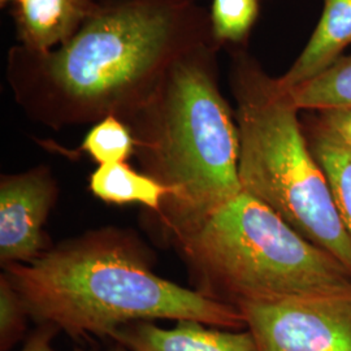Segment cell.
<instances>
[{
	"label": "cell",
	"mask_w": 351,
	"mask_h": 351,
	"mask_svg": "<svg viewBox=\"0 0 351 351\" xmlns=\"http://www.w3.org/2000/svg\"><path fill=\"white\" fill-rule=\"evenodd\" d=\"M111 339L130 351H258L247 329L216 328L197 320H178L173 328L133 322L117 328Z\"/></svg>",
	"instance_id": "obj_8"
},
{
	"label": "cell",
	"mask_w": 351,
	"mask_h": 351,
	"mask_svg": "<svg viewBox=\"0 0 351 351\" xmlns=\"http://www.w3.org/2000/svg\"><path fill=\"white\" fill-rule=\"evenodd\" d=\"M90 191L111 204H141L152 217L162 213L168 189L128 163L98 165L88 180Z\"/></svg>",
	"instance_id": "obj_11"
},
{
	"label": "cell",
	"mask_w": 351,
	"mask_h": 351,
	"mask_svg": "<svg viewBox=\"0 0 351 351\" xmlns=\"http://www.w3.org/2000/svg\"><path fill=\"white\" fill-rule=\"evenodd\" d=\"M101 0H19L12 16L19 45L47 52L66 43L101 8Z\"/></svg>",
	"instance_id": "obj_9"
},
{
	"label": "cell",
	"mask_w": 351,
	"mask_h": 351,
	"mask_svg": "<svg viewBox=\"0 0 351 351\" xmlns=\"http://www.w3.org/2000/svg\"><path fill=\"white\" fill-rule=\"evenodd\" d=\"M101 1H108V0H101ZM154 1H177V3H198V0H154Z\"/></svg>",
	"instance_id": "obj_19"
},
{
	"label": "cell",
	"mask_w": 351,
	"mask_h": 351,
	"mask_svg": "<svg viewBox=\"0 0 351 351\" xmlns=\"http://www.w3.org/2000/svg\"><path fill=\"white\" fill-rule=\"evenodd\" d=\"M101 3L63 46L38 52L17 43L7 52V82L33 121L53 130L110 116L128 124L182 56L215 40L199 3Z\"/></svg>",
	"instance_id": "obj_1"
},
{
	"label": "cell",
	"mask_w": 351,
	"mask_h": 351,
	"mask_svg": "<svg viewBox=\"0 0 351 351\" xmlns=\"http://www.w3.org/2000/svg\"><path fill=\"white\" fill-rule=\"evenodd\" d=\"M230 88L242 190L351 272V239L288 91L242 51L232 59Z\"/></svg>",
	"instance_id": "obj_4"
},
{
	"label": "cell",
	"mask_w": 351,
	"mask_h": 351,
	"mask_svg": "<svg viewBox=\"0 0 351 351\" xmlns=\"http://www.w3.org/2000/svg\"><path fill=\"white\" fill-rule=\"evenodd\" d=\"M213 40L182 56L129 123L142 172L168 189L152 217L175 245L242 191L234 110L219 85Z\"/></svg>",
	"instance_id": "obj_3"
},
{
	"label": "cell",
	"mask_w": 351,
	"mask_h": 351,
	"mask_svg": "<svg viewBox=\"0 0 351 351\" xmlns=\"http://www.w3.org/2000/svg\"><path fill=\"white\" fill-rule=\"evenodd\" d=\"M210 12L213 39L221 47L246 40L259 14L258 0H213Z\"/></svg>",
	"instance_id": "obj_15"
},
{
	"label": "cell",
	"mask_w": 351,
	"mask_h": 351,
	"mask_svg": "<svg viewBox=\"0 0 351 351\" xmlns=\"http://www.w3.org/2000/svg\"><path fill=\"white\" fill-rule=\"evenodd\" d=\"M30 319L72 339H111L133 322L197 320L241 330L234 304L158 276L151 252L130 230H90L46 251L36 261L4 267Z\"/></svg>",
	"instance_id": "obj_2"
},
{
	"label": "cell",
	"mask_w": 351,
	"mask_h": 351,
	"mask_svg": "<svg viewBox=\"0 0 351 351\" xmlns=\"http://www.w3.org/2000/svg\"><path fill=\"white\" fill-rule=\"evenodd\" d=\"M84 151L98 165L126 163L136 152L134 137L123 120L110 116L91 125L82 141Z\"/></svg>",
	"instance_id": "obj_14"
},
{
	"label": "cell",
	"mask_w": 351,
	"mask_h": 351,
	"mask_svg": "<svg viewBox=\"0 0 351 351\" xmlns=\"http://www.w3.org/2000/svg\"><path fill=\"white\" fill-rule=\"evenodd\" d=\"M308 142L326 173L339 219L351 239V150L317 128Z\"/></svg>",
	"instance_id": "obj_13"
},
{
	"label": "cell",
	"mask_w": 351,
	"mask_h": 351,
	"mask_svg": "<svg viewBox=\"0 0 351 351\" xmlns=\"http://www.w3.org/2000/svg\"><path fill=\"white\" fill-rule=\"evenodd\" d=\"M27 319L30 315L25 303L3 272L0 275V351H11L25 339Z\"/></svg>",
	"instance_id": "obj_16"
},
{
	"label": "cell",
	"mask_w": 351,
	"mask_h": 351,
	"mask_svg": "<svg viewBox=\"0 0 351 351\" xmlns=\"http://www.w3.org/2000/svg\"><path fill=\"white\" fill-rule=\"evenodd\" d=\"M199 291L230 304L351 290V272L246 191L176 242Z\"/></svg>",
	"instance_id": "obj_5"
},
{
	"label": "cell",
	"mask_w": 351,
	"mask_h": 351,
	"mask_svg": "<svg viewBox=\"0 0 351 351\" xmlns=\"http://www.w3.org/2000/svg\"><path fill=\"white\" fill-rule=\"evenodd\" d=\"M110 351H130V350H128V349H126V348H124V346H123V345H120V343H116V342H114V345H113L112 348H111V349H110Z\"/></svg>",
	"instance_id": "obj_20"
},
{
	"label": "cell",
	"mask_w": 351,
	"mask_h": 351,
	"mask_svg": "<svg viewBox=\"0 0 351 351\" xmlns=\"http://www.w3.org/2000/svg\"><path fill=\"white\" fill-rule=\"evenodd\" d=\"M351 45V0H324V8L313 36L300 56L277 82L291 88L324 73Z\"/></svg>",
	"instance_id": "obj_10"
},
{
	"label": "cell",
	"mask_w": 351,
	"mask_h": 351,
	"mask_svg": "<svg viewBox=\"0 0 351 351\" xmlns=\"http://www.w3.org/2000/svg\"><path fill=\"white\" fill-rule=\"evenodd\" d=\"M60 332L58 326L52 324H38L37 328L26 336L21 351H55L52 348V339ZM73 351H93L75 349Z\"/></svg>",
	"instance_id": "obj_18"
},
{
	"label": "cell",
	"mask_w": 351,
	"mask_h": 351,
	"mask_svg": "<svg viewBox=\"0 0 351 351\" xmlns=\"http://www.w3.org/2000/svg\"><path fill=\"white\" fill-rule=\"evenodd\" d=\"M16 1H19V0H0V5L4 7L7 4H10V3H16Z\"/></svg>",
	"instance_id": "obj_21"
},
{
	"label": "cell",
	"mask_w": 351,
	"mask_h": 351,
	"mask_svg": "<svg viewBox=\"0 0 351 351\" xmlns=\"http://www.w3.org/2000/svg\"><path fill=\"white\" fill-rule=\"evenodd\" d=\"M58 181L47 165L0 180V263L36 261L47 249L45 226L58 202Z\"/></svg>",
	"instance_id": "obj_7"
},
{
	"label": "cell",
	"mask_w": 351,
	"mask_h": 351,
	"mask_svg": "<svg viewBox=\"0 0 351 351\" xmlns=\"http://www.w3.org/2000/svg\"><path fill=\"white\" fill-rule=\"evenodd\" d=\"M258 351H351V290L239 302Z\"/></svg>",
	"instance_id": "obj_6"
},
{
	"label": "cell",
	"mask_w": 351,
	"mask_h": 351,
	"mask_svg": "<svg viewBox=\"0 0 351 351\" xmlns=\"http://www.w3.org/2000/svg\"><path fill=\"white\" fill-rule=\"evenodd\" d=\"M285 90L300 111L351 108V56L341 58L324 73Z\"/></svg>",
	"instance_id": "obj_12"
},
{
	"label": "cell",
	"mask_w": 351,
	"mask_h": 351,
	"mask_svg": "<svg viewBox=\"0 0 351 351\" xmlns=\"http://www.w3.org/2000/svg\"><path fill=\"white\" fill-rule=\"evenodd\" d=\"M315 128L339 141L351 150V108H332L319 112Z\"/></svg>",
	"instance_id": "obj_17"
}]
</instances>
